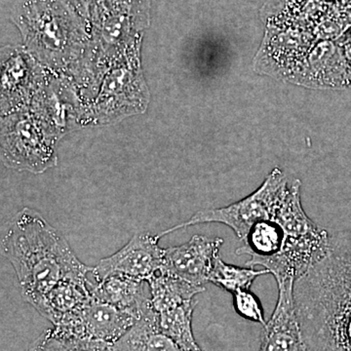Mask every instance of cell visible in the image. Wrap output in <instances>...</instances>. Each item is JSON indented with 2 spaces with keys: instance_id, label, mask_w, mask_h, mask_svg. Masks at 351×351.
Listing matches in <instances>:
<instances>
[{
  "instance_id": "ba28073f",
  "label": "cell",
  "mask_w": 351,
  "mask_h": 351,
  "mask_svg": "<svg viewBox=\"0 0 351 351\" xmlns=\"http://www.w3.org/2000/svg\"><path fill=\"white\" fill-rule=\"evenodd\" d=\"M223 240L196 234L186 243L164 249L162 265L165 272L196 286L209 282L215 261Z\"/></svg>"
},
{
  "instance_id": "8fae6325",
  "label": "cell",
  "mask_w": 351,
  "mask_h": 351,
  "mask_svg": "<svg viewBox=\"0 0 351 351\" xmlns=\"http://www.w3.org/2000/svg\"><path fill=\"white\" fill-rule=\"evenodd\" d=\"M112 348L114 351H184L157 326L151 301L143 311L140 319L113 343Z\"/></svg>"
},
{
  "instance_id": "3957f363",
  "label": "cell",
  "mask_w": 351,
  "mask_h": 351,
  "mask_svg": "<svg viewBox=\"0 0 351 351\" xmlns=\"http://www.w3.org/2000/svg\"><path fill=\"white\" fill-rule=\"evenodd\" d=\"M290 184L283 171L276 168L265 178L257 191L243 199L218 209L201 210L188 221L158 233L157 237L160 239L176 230L200 223H219L232 228L237 237L243 241L256 223L274 218Z\"/></svg>"
},
{
  "instance_id": "277c9868",
  "label": "cell",
  "mask_w": 351,
  "mask_h": 351,
  "mask_svg": "<svg viewBox=\"0 0 351 351\" xmlns=\"http://www.w3.org/2000/svg\"><path fill=\"white\" fill-rule=\"evenodd\" d=\"M73 11L58 0H29L21 8L18 24L27 43L48 52H64L80 38Z\"/></svg>"
},
{
  "instance_id": "6da1fadb",
  "label": "cell",
  "mask_w": 351,
  "mask_h": 351,
  "mask_svg": "<svg viewBox=\"0 0 351 351\" xmlns=\"http://www.w3.org/2000/svg\"><path fill=\"white\" fill-rule=\"evenodd\" d=\"M309 351H351V232L330 237L325 257L295 281Z\"/></svg>"
},
{
  "instance_id": "ac0fdd59",
  "label": "cell",
  "mask_w": 351,
  "mask_h": 351,
  "mask_svg": "<svg viewBox=\"0 0 351 351\" xmlns=\"http://www.w3.org/2000/svg\"><path fill=\"white\" fill-rule=\"evenodd\" d=\"M29 64L22 55H16L11 58L3 69V95L15 94L19 88L25 86L29 82Z\"/></svg>"
},
{
  "instance_id": "9a60e30c",
  "label": "cell",
  "mask_w": 351,
  "mask_h": 351,
  "mask_svg": "<svg viewBox=\"0 0 351 351\" xmlns=\"http://www.w3.org/2000/svg\"><path fill=\"white\" fill-rule=\"evenodd\" d=\"M196 304L197 300L193 299L174 308L154 311L157 326L184 351H203L196 343L191 325Z\"/></svg>"
},
{
  "instance_id": "2e32d148",
  "label": "cell",
  "mask_w": 351,
  "mask_h": 351,
  "mask_svg": "<svg viewBox=\"0 0 351 351\" xmlns=\"http://www.w3.org/2000/svg\"><path fill=\"white\" fill-rule=\"evenodd\" d=\"M269 274V270L265 269L256 270L253 267L228 265L218 256L210 274L209 282L234 294L239 291L250 290L252 284L258 277Z\"/></svg>"
},
{
  "instance_id": "9c48e42d",
  "label": "cell",
  "mask_w": 351,
  "mask_h": 351,
  "mask_svg": "<svg viewBox=\"0 0 351 351\" xmlns=\"http://www.w3.org/2000/svg\"><path fill=\"white\" fill-rule=\"evenodd\" d=\"M295 280L280 281L271 318L263 326L258 351H309L295 308Z\"/></svg>"
},
{
  "instance_id": "d6986e66",
  "label": "cell",
  "mask_w": 351,
  "mask_h": 351,
  "mask_svg": "<svg viewBox=\"0 0 351 351\" xmlns=\"http://www.w3.org/2000/svg\"><path fill=\"white\" fill-rule=\"evenodd\" d=\"M233 295V306L235 311L245 319L267 325L263 315V309L257 295L250 290H241Z\"/></svg>"
},
{
  "instance_id": "e0dca14e",
  "label": "cell",
  "mask_w": 351,
  "mask_h": 351,
  "mask_svg": "<svg viewBox=\"0 0 351 351\" xmlns=\"http://www.w3.org/2000/svg\"><path fill=\"white\" fill-rule=\"evenodd\" d=\"M29 351H114L110 343L68 336L55 328L43 332Z\"/></svg>"
},
{
  "instance_id": "8992f818",
  "label": "cell",
  "mask_w": 351,
  "mask_h": 351,
  "mask_svg": "<svg viewBox=\"0 0 351 351\" xmlns=\"http://www.w3.org/2000/svg\"><path fill=\"white\" fill-rule=\"evenodd\" d=\"M157 234L136 233L130 241L110 257L103 258L92 270L94 281L113 276L147 281L161 269L164 249Z\"/></svg>"
},
{
  "instance_id": "52a82bcc",
  "label": "cell",
  "mask_w": 351,
  "mask_h": 351,
  "mask_svg": "<svg viewBox=\"0 0 351 351\" xmlns=\"http://www.w3.org/2000/svg\"><path fill=\"white\" fill-rule=\"evenodd\" d=\"M3 134L2 160L9 168L41 173L56 164L52 138L24 119Z\"/></svg>"
},
{
  "instance_id": "ffe728a7",
  "label": "cell",
  "mask_w": 351,
  "mask_h": 351,
  "mask_svg": "<svg viewBox=\"0 0 351 351\" xmlns=\"http://www.w3.org/2000/svg\"><path fill=\"white\" fill-rule=\"evenodd\" d=\"M69 7L76 11L82 17H89L92 7L98 4V0H66Z\"/></svg>"
},
{
  "instance_id": "5bb4252c",
  "label": "cell",
  "mask_w": 351,
  "mask_h": 351,
  "mask_svg": "<svg viewBox=\"0 0 351 351\" xmlns=\"http://www.w3.org/2000/svg\"><path fill=\"white\" fill-rule=\"evenodd\" d=\"M145 282L149 288L151 306L157 313L191 301L205 290L204 286L193 285L162 271L156 272Z\"/></svg>"
},
{
  "instance_id": "30bf717a",
  "label": "cell",
  "mask_w": 351,
  "mask_h": 351,
  "mask_svg": "<svg viewBox=\"0 0 351 351\" xmlns=\"http://www.w3.org/2000/svg\"><path fill=\"white\" fill-rule=\"evenodd\" d=\"M145 281L128 277L113 276L89 283L92 297L124 311L135 314L140 319L145 307L149 304V295L145 290Z\"/></svg>"
},
{
  "instance_id": "7c38bea8",
  "label": "cell",
  "mask_w": 351,
  "mask_h": 351,
  "mask_svg": "<svg viewBox=\"0 0 351 351\" xmlns=\"http://www.w3.org/2000/svg\"><path fill=\"white\" fill-rule=\"evenodd\" d=\"M89 283L63 281L58 284L39 302L36 311L56 326L91 298Z\"/></svg>"
},
{
  "instance_id": "5b68a950",
  "label": "cell",
  "mask_w": 351,
  "mask_h": 351,
  "mask_svg": "<svg viewBox=\"0 0 351 351\" xmlns=\"http://www.w3.org/2000/svg\"><path fill=\"white\" fill-rule=\"evenodd\" d=\"M138 320L135 314L92 297L77 311L54 326L75 338L113 343L119 341Z\"/></svg>"
},
{
  "instance_id": "4fadbf2b",
  "label": "cell",
  "mask_w": 351,
  "mask_h": 351,
  "mask_svg": "<svg viewBox=\"0 0 351 351\" xmlns=\"http://www.w3.org/2000/svg\"><path fill=\"white\" fill-rule=\"evenodd\" d=\"M285 233L282 226L274 219H263L252 226L243 240V245L237 249L239 256L248 255L251 258L245 265L253 267L260 261L277 255L282 249Z\"/></svg>"
},
{
  "instance_id": "7a4b0ae2",
  "label": "cell",
  "mask_w": 351,
  "mask_h": 351,
  "mask_svg": "<svg viewBox=\"0 0 351 351\" xmlns=\"http://www.w3.org/2000/svg\"><path fill=\"white\" fill-rule=\"evenodd\" d=\"M6 226L2 255L13 265L25 301L34 308L63 281L89 283L94 267L80 262L63 235L38 212L24 208Z\"/></svg>"
}]
</instances>
